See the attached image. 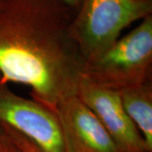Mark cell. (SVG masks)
<instances>
[{"mask_svg":"<svg viewBox=\"0 0 152 152\" xmlns=\"http://www.w3.org/2000/svg\"><path fill=\"white\" fill-rule=\"evenodd\" d=\"M0 127L4 129L11 141L26 152H45L30 139L19 133L18 131L15 130L14 129L4 124H0Z\"/></svg>","mask_w":152,"mask_h":152,"instance_id":"cell-8","label":"cell"},{"mask_svg":"<svg viewBox=\"0 0 152 152\" xmlns=\"http://www.w3.org/2000/svg\"><path fill=\"white\" fill-rule=\"evenodd\" d=\"M151 74L152 15L100 57L85 63L82 76L118 91L151 83Z\"/></svg>","mask_w":152,"mask_h":152,"instance_id":"cell-3","label":"cell"},{"mask_svg":"<svg viewBox=\"0 0 152 152\" xmlns=\"http://www.w3.org/2000/svg\"><path fill=\"white\" fill-rule=\"evenodd\" d=\"M0 81H1V75H0Z\"/></svg>","mask_w":152,"mask_h":152,"instance_id":"cell-13","label":"cell"},{"mask_svg":"<svg viewBox=\"0 0 152 152\" xmlns=\"http://www.w3.org/2000/svg\"><path fill=\"white\" fill-rule=\"evenodd\" d=\"M14 145H15V144H14ZM15 145L16 146V148H17V149H18V151H19V152H26V151H24V150H22L21 148H20V147L17 146L16 145Z\"/></svg>","mask_w":152,"mask_h":152,"instance_id":"cell-11","label":"cell"},{"mask_svg":"<svg viewBox=\"0 0 152 152\" xmlns=\"http://www.w3.org/2000/svg\"><path fill=\"white\" fill-rule=\"evenodd\" d=\"M0 124L27 137L45 152H66L57 114L34 99L20 96L0 83Z\"/></svg>","mask_w":152,"mask_h":152,"instance_id":"cell-4","label":"cell"},{"mask_svg":"<svg viewBox=\"0 0 152 152\" xmlns=\"http://www.w3.org/2000/svg\"><path fill=\"white\" fill-rule=\"evenodd\" d=\"M152 15V0H81L71 34L84 64L113 45L132 23Z\"/></svg>","mask_w":152,"mask_h":152,"instance_id":"cell-2","label":"cell"},{"mask_svg":"<svg viewBox=\"0 0 152 152\" xmlns=\"http://www.w3.org/2000/svg\"><path fill=\"white\" fill-rule=\"evenodd\" d=\"M125 112L134 122L150 151H152L151 83L124 88L118 91Z\"/></svg>","mask_w":152,"mask_h":152,"instance_id":"cell-7","label":"cell"},{"mask_svg":"<svg viewBox=\"0 0 152 152\" xmlns=\"http://www.w3.org/2000/svg\"><path fill=\"white\" fill-rule=\"evenodd\" d=\"M4 0H0V5H1V4H2V2H3Z\"/></svg>","mask_w":152,"mask_h":152,"instance_id":"cell-12","label":"cell"},{"mask_svg":"<svg viewBox=\"0 0 152 152\" xmlns=\"http://www.w3.org/2000/svg\"><path fill=\"white\" fill-rule=\"evenodd\" d=\"M66 152H120L107 131L77 95L58 106Z\"/></svg>","mask_w":152,"mask_h":152,"instance_id":"cell-6","label":"cell"},{"mask_svg":"<svg viewBox=\"0 0 152 152\" xmlns=\"http://www.w3.org/2000/svg\"><path fill=\"white\" fill-rule=\"evenodd\" d=\"M61 1L68 6H69L70 8L74 9L75 11L78 10L81 2V0H61Z\"/></svg>","mask_w":152,"mask_h":152,"instance_id":"cell-10","label":"cell"},{"mask_svg":"<svg viewBox=\"0 0 152 152\" xmlns=\"http://www.w3.org/2000/svg\"><path fill=\"white\" fill-rule=\"evenodd\" d=\"M75 14L61 0H4L0 83L27 86L32 99L54 113L77 95L84 60L71 34Z\"/></svg>","mask_w":152,"mask_h":152,"instance_id":"cell-1","label":"cell"},{"mask_svg":"<svg viewBox=\"0 0 152 152\" xmlns=\"http://www.w3.org/2000/svg\"><path fill=\"white\" fill-rule=\"evenodd\" d=\"M77 96L97 117L120 152H151L125 112L118 91L82 76Z\"/></svg>","mask_w":152,"mask_h":152,"instance_id":"cell-5","label":"cell"},{"mask_svg":"<svg viewBox=\"0 0 152 152\" xmlns=\"http://www.w3.org/2000/svg\"><path fill=\"white\" fill-rule=\"evenodd\" d=\"M0 152H19L4 129L0 127Z\"/></svg>","mask_w":152,"mask_h":152,"instance_id":"cell-9","label":"cell"}]
</instances>
